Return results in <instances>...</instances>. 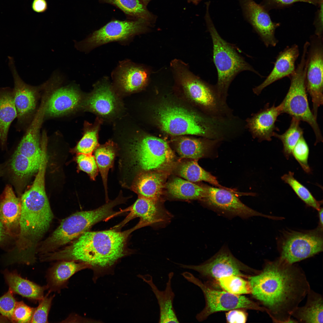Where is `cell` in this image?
<instances>
[{
	"instance_id": "cell-47",
	"label": "cell",
	"mask_w": 323,
	"mask_h": 323,
	"mask_svg": "<svg viewBox=\"0 0 323 323\" xmlns=\"http://www.w3.org/2000/svg\"><path fill=\"white\" fill-rule=\"evenodd\" d=\"M323 0H263L261 4L268 11L274 9H281L289 6L298 2H304L315 6Z\"/></svg>"
},
{
	"instance_id": "cell-46",
	"label": "cell",
	"mask_w": 323,
	"mask_h": 323,
	"mask_svg": "<svg viewBox=\"0 0 323 323\" xmlns=\"http://www.w3.org/2000/svg\"><path fill=\"white\" fill-rule=\"evenodd\" d=\"M13 293V292L9 288L6 293L0 297V313L10 322L16 302Z\"/></svg>"
},
{
	"instance_id": "cell-26",
	"label": "cell",
	"mask_w": 323,
	"mask_h": 323,
	"mask_svg": "<svg viewBox=\"0 0 323 323\" xmlns=\"http://www.w3.org/2000/svg\"><path fill=\"white\" fill-rule=\"evenodd\" d=\"M164 171H149L138 173L131 189L138 197L160 201L166 176Z\"/></svg>"
},
{
	"instance_id": "cell-40",
	"label": "cell",
	"mask_w": 323,
	"mask_h": 323,
	"mask_svg": "<svg viewBox=\"0 0 323 323\" xmlns=\"http://www.w3.org/2000/svg\"><path fill=\"white\" fill-rule=\"evenodd\" d=\"M290 171L281 177L282 180L291 188L297 195L307 205L318 211L321 208V201L317 200L310 191L294 176Z\"/></svg>"
},
{
	"instance_id": "cell-34",
	"label": "cell",
	"mask_w": 323,
	"mask_h": 323,
	"mask_svg": "<svg viewBox=\"0 0 323 323\" xmlns=\"http://www.w3.org/2000/svg\"><path fill=\"white\" fill-rule=\"evenodd\" d=\"M177 172L180 177L193 182L204 181L219 188L233 192L235 191L221 185L215 177L199 165L197 160L191 159L182 163L179 167Z\"/></svg>"
},
{
	"instance_id": "cell-12",
	"label": "cell",
	"mask_w": 323,
	"mask_h": 323,
	"mask_svg": "<svg viewBox=\"0 0 323 323\" xmlns=\"http://www.w3.org/2000/svg\"><path fill=\"white\" fill-rule=\"evenodd\" d=\"M322 228L319 226L312 230L285 233L280 243V258L294 264L322 252Z\"/></svg>"
},
{
	"instance_id": "cell-10",
	"label": "cell",
	"mask_w": 323,
	"mask_h": 323,
	"mask_svg": "<svg viewBox=\"0 0 323 323\" xmlns=\"http://www.w3.org/2000/svg\"><path fill=\"white\" fill-rule=\"evenodd\" d=\"M150 23L142 19L113 20L97 30L83 40L75 43L79 51L88 52L103 45L118 42L128 43L136 35L147 31Z\"/></svg>"
},
{
	"instance_id": "cell-16",
	"label": "cell",
	"mask_w": 323,
	"mask_h": 323,
	"mask_svg": "<svg viewBox=\"0 0 323 323\" xmlns=\"http://www.w3.org/2000/svg\"><path fill=\"white\" fill-rule=\"evenodd\" d=\"M245 15L267 47H275L278 42L275 31L280 24L273 22L267 10L253 0H240Z\"/></svg>"
},
{
	"instance_id": "cell-35",
	"label": "cell",
	"mask_w": 323,
	"mask_h": 323,
	"mask_svg": "<svg viewBox=\"0 0 323 323\" xmlns=\"http://www.w3.org/2000/svg\"><path fill=\"white\" fill-rule=\"evenodd\" d=\"M117 147L111 141L99 145L94 151L95 157L100 172L106 195H107V180L109 169L112 168L117 152Z\"/></svg>"
},
{
	"instance_id": "cell-41",
	"label": "cell",
	"mask_w": 323,
	"mask_h": 323,
	"mask_svg": "<svg viewBox=\"0 0 323 323\" xmlns=\"http://www.w3.org/2000/svg\"><path fill=\"white\" fill-rule=\"evenodd\" d=\"M217 280L222 289L231 293L238 295L251 293V287L249 281L242 277L230 275Z\"/></svg>"
},
{
	"instance_id": "cell-22",
	"label": "cell",
	"mask_w": 323,
	"mask_h": 323,
	"mask_svg": "<svg viewBox=\"0 0 323 323\" xmlns=\"http://www.w3.org/2000/svg\"><path fill=\"white\" fill-rule=\"evenodd\" d=\"M299 54L298 47L296 44L287 46L279 52L270 74L261 84L253 89L254 93L259 95L267 86L292 74L295 70V63Z\"/></svg>"
},
{
	"instance_id": "cell-33",
	"label": "cell",
	"mask_w": 323,
	"mask_h": 323,
	"mask_svg": "<svg viewBox=\"0 0 323 323\" xmlns=\"http://www.w3.org/2000/svg\"><path fill=\"white\" fill-rule=\"evenodd\" d=\"M16 117L13 92L3 89L0 91V141L2 145L6 143L10 125Z\"/></svg>"
},
{
	"instance_id": "cell-5",
	"label": "cell",
	"mask_w": 323,
	"mask_h": 323,
	"mask_svg": "<svg viewBox=\"0 0 323 323\" xmlns=\"http://www.w3.org/2000/svg\"><path fill=\"white\" fill-rule=\"evenodd\" d=\"M205 19L212 39L213 61L217 72V81L214 86L220 98L227 103L229 87L239 73L249 71L262 77L239 54L234 46L219 35L210 17L208 8L206 9Z\"/></svg>"
},
{
	"instance_id": "cell-18",
	"label": "cell",
	"mask_w": 323,
	"mask_h": 323,
	"mask_svg": "<svg viewBox=\"0 0 323 323\" xmlns=\"http://www.w3.org/2000/svg\"><path fill=\"white\" fill-rule=\"evenodd\" d=\"M279 105L274 104L269 107L267 103L257 112L252 114L246 121L245 127L254 138L259 141H271L275 131L278 129L275 126L278 117L281 114Z\"/></svg>"
},
{
	"instance_id": "cell-39",
	"label": "cell",
	"mask_w": 323,
	"mask_h": 323,
	"mask_svg": "<svg viewBox=\"0 0 323 323\" xmlns=\"http://www.w3.org/2000/svg\"><path fill=\"white\" fill-rule=\"evenodd\" d=\"M101 121L99 119L94 124L86 123L83 135L77 144L76 149L78 153L92 154L99 145L98 132Z\"/></svg>"
},
{
	"instance_id": "cell-3",
	"label": "cell",
	"mask_w": 323,
	"mask_h": 323,
	"mask_svg": "<svg viewBox=\"0 0 323 323\" xmlns=\"http://www.w3.org/2000/svg\"><path fill=\"white\" fill-rule=\"evenodd\" d=\"M20 199L19 232L16 248L9 258L13 263L28 265L35 261L38 243L48 230L53 215L42 185L31 186Z\"/></svg>"
},
{
	"instance_id": "cell-37",
	"label": "cell",
	"mask_w": 323,
	"mask_h": 323,
	"mask_svg": "<svg viewBox=\"0 0 323 323\" xmlns=\"http://www.w3.org/2000/svg\"><path fill=\"white\" fill-rule=\"evenodd\" d=\"M40 163L15 151L10 164V169L14 181L19 184L23 182L38 171Z\"/></svg>"
},
{
	"instance_id": "cell-19",
	"label": "cell",
	"mask_w": 323,
	"mask_h": 323,
	"mask_svg": "<svg viewBox=\"0 0 323 323\" xmlns=\"http://www.w3.org/2000/svg\"><path fill=\"white\" fill-rule=\"evenodd\" d=\"M116 86L127 93L138 91L144 87L148 80L147 70L143 66L126 60L120 62L112 72Z\"/></svg>"
},
{
	"instance_id": "cell-8",
	"label": "cell",
	"mask_w": 323,
	"mask_h": 323,
	"mask_svg": "<svg viewBox=\"0 0 323 323\" xmlns=\"http://www.w3.org/2000/svg\"><path fill=\"white\" fill-rule=\"evenodd\" d=\"M171 65L176 77L187 95L204 109L206 114L223 120L235 117L227 103L220 98L214 86L206 83L194 75L179 60L173 61Z\"/></svg>"
},
{
	"instance_id": "cell-52",
	"label": "cell",
	"mask_w": 323,
	"mask_h": 323,
	"mask_svg": "<svg viewBox=\"0 0 323 323\" xmlns=\"http://www.w3.org/2000/svg\"><path fill=\"white\" fill-rule=\"evenodd\" d=\"M319 213V226L323 228V208H321L318 211Z\"/></svg>"
},
{
	"instance_id": "cell-2",
	"label": "cell",
	"mask_w": 323,
	"mask_h": 323,
	"mask_svg": "<svg viewBox=\"0 0 323 323\" xmlns=\"http://www.w3.org/2000/svg\"><path fill=\"white\" fill-rule=\"evenodd\" d=\"M129 232L115 230L87 231L63 250L48 255L49 261L72 260L91 266L95 279L109 271L125 255L126 241Z\"/></svg>"
},
{
	"instance_id": "cell-49",
	"label": "cell",
	"mask_w": 323,
	"mask_h": 323,
	"mask_svg": "<svg viewBox=\"0 0 323 323\" xmlns=\"http://www.w3.org/2000/svg\"><path fill=\"white\" fill-rule=\"evenodd\" d=\"M318 7L319 8L316 13L313 25L315 27V35L322 37L323 36V0Z\"/></svg>"
},
{
	"instance_id": "cell-32",
	"label": "cell",
	"mask_w": 323,
	"mask_h": 323,
	"mask_svg": "<svg viewBox=\"0 0 323 323\" xmlns=\"http://www.w3.org/2000/svg\"><path fill=\"white\" fill-rule=\"evenodd\" d=\"M166 188L172 198L180 200H202L206 193L205 187L178 177L168 182Z\"/></svg>"
},
{
	"instance_id": "cell-45",
	"label": "cell",
	"mask_w": 323,
	"mask_h": 323,
	"mask_svg": "<svg viewBox=\"0 0 323 323\" xmlns=\"http://www.w3.org/2000/svg\"><path fill=\"white\" fill-rule=\"evenodd\" d=\"M53 296L44 297L35 308L31 323H48V316L51 307Z\"/></svg>"
},
{
	"instance_id": "cell-15",
	"label": "cell",
	"mask_w": 323,
	"mask_h": 323,
	"mask_svg": "<svg viewBox=\"0 0 323 323\" xmlns=\"http://www.w3.org/2000/svg\"><path fill=\"white\" fill-rule=\"evenodd\" d=\"M205 187L206 193L202 201L222 213L244 218L259 216L275 218V217L263 214L248 207L239 199L236 193L225 188L208 186Z\"/></svg>"
},
{
	"instance_id": "cell-4",
	"label": "cell",
	"mask_w": 323,
	"mask_h": 323,
	"mask_svg": "<svg viewBox=\"0 0 323 323\" xmlns=\"http://www.w3.org/2000/svg\"><path fill=\"white\" fill-rule=\"evenodd\" d=\"M155 115L162 131L172 135H195L221 141L231 132L227 121L202 116L172 103L160 104Z\"/></svg>"
},
{
	"instance_id": "cell-55",
	"label": "cell",
	"mask_w": 323,
	"mask_h": 323,
	"mask_svg": "<svg viewBox=\"0 0 323 323\" xmlns=\"http://www.w3.org/2000/svg\"><path fill=\"white\" fill-rule=\"evenodd\" d=\"M140 0L146 6L147 5L148 3L151 0Z\"/></svg>"
},
{
	"instance_id": "cell-28",
	"label": "cell",
	"mask_w": 323,
	"mask_h": 323,
	"mask_svg": "<svg viewBox=\"0 0 323 323\" xmlns=\"http://www.w3.org/2000/svg\"><path fill=\"white\" fill-rule=\"evenodd\" d=\"M62 261L55 265L49 271L47 287L50 291L62 288L75 273L85 269L91 268V266L86 263L72 260Z\"/></svg>"
},
{
	"instance_id": "cell-36",
	"label": "cell",
	"mask_w": 323,
	"mask_h": 323,
	"mask_svg": "<svg viewBox=\"0 0 323 323\" xmlns=\"http://www.w3.org/2000/svg\"><path fill=\"white\" fill-rule=\"evenodd\" d=\"M100 2L113 5L121 10L130 19H142L150 23L154 15L140 0H100Z\"/></svg>"
},
{
	"instance_id": "cell-53",
	"label": "cell",
	"mask_w": 323,
	"mask_h": 323,
	"mask_svg": "<svg viewBox=\"0 0 323 323\" xmlns=\"http://www.w3.org/2000/svg\"><path fill=\"white\" fill-rule=\"evenodd\" d=\"M11 322L10 321L5 317L0 315V323H5Z\"/></svg>"
},
{
	"instance_id": "cell-11",
	"label": "cell",
	"mask_w": 323,
	"mask_h": 323,
	"mask_svg": "<svg viewBox=\"0 0 323 323\" xmlns=\"http://www.w3.org/2000/svg\"><path fill=\"white\" fill-rule=\"evenodd\" d=\"M181 275L188 282L199 287L203 293L205 305L204 309L196 316L199 322L205 320L214 313L234 309H248L265 311L263 307L244 296L212 289L189 272H183Z\"/></svg>"
},
{
	"instance_id": "cell-27",
	"label": "cell",
	"mask_w": 323,
	"mask_h": 323,
	"mask_svg": "<svg viewBox=\"0 0 323 323\" xmlns=\"http://www.w3.org/2000/svg\"><path fill=\"white\" fill-rule=\"evenodd\" d=\"M174 273L168 274V280L164 290L161 291L154 283L153 277L149 274L139 275V277L150 287L157 299L160 310L159 323H179L173 306L175 295L171 287L172 279Z\"/></svg>"
},
{
	"instance_id": "cell-24",
	"label": "cell",
	"mask_w": 323,
	"mask_h": 323,
	"mask_svg": "<svg viewBox=\"0 0 323 323\" xmlns=\"http://www.w3.org/2000/svg\"><path fill=\"white\" fill-rule=\"evenodd\" d=\"M0 201V220L10 236H18L21 205V199L15 195L12 188L7 185Z\"/></svg>"
},
{
	"instance_id": "cell-48",
	"label": "cell",
	"mask_w": 323,
	"mask_h": 323,
	"mask_svg": "<svg viewBox=\"0 0 323 323\" xmlns=\"http://www.w3.org/2000/svg\"><path fill=\"white\" fill-rule=\"evenodd\" d=\"M226 318L229 323H244L247 320V315L242 309H237L229 310L226 313Z\"/></svg>"
},
{
	"instance_id": "cell-9",
	"label": "cell",
	"mask_w": 323,
	"mask_h": 323,
	"mask_svg": "<svg viewBox=\"0 0 323 323\" xmlns=\"http://www.w3.org/2000/svg\"><path fill=\"white\" fill-rule=\"evenodd\" d=\"M308 46L304 45L300 61L294 72L289 77L290 85L284 98L279 105L281 113H287L292 117L307 123L314 132L316 145L322 142L323 137L317 119L309 107L305 85L307 56Z\"/></svg>"
},
{
	"instance_id": "cell-29",
	"label": "cell",
	"mask_w": 323,
	"mask_h": 323,
	"mask_svg": "<svg viewBox=\"0 0 323 323\" xmlns=\"http://www.w3.org/2000/svg\"><path fill=\"white\" fill-rule=\"evenodd\" d=\"M221 141L207 138L201 139L182 137L177 141L176 149L181 157L198 160L211 153Z\"/></svg>"
},
{
	"instance_id": "cell-31",
	"label": "cell",
	"mask_w": 323,
	"mask_h": 323,
	"mask_svg": "<svg viewBox=\"0 0 323 323\" xmlns=\"http://www.w3.org/2000/svg\"><path fill=\"white\" fill-rule=\"evenodd\" d=\"M307 294L306 304L303 307H298L293 311L291 316L302 322L322 323V296L311 289Z\"/></svg>"
},
{
	"instance_id": "cell-50",
	"label": "cell",
	"mask_w": 323,
	"mask_h": 323,
	"mask_svg": "<svg viewBox=\"0 0 323 323\" xmlns=\"http://www.w3.org/2000/svg\"><path fill=\"white\" fill-rule=\"evenodd\" d=\"M31 7L34 12L38 13H42L47 10L48 4L46 0H33Z\"/></svg>"
},
{
	"instance_id": "cell-43",
	"label": "cell",
	"mask_w": 323,
	"mask_h": 323,
	"mask_svg": "<svg viewBox=\"0 0 323 323\" xmlns=\"http://www.w3.org/2000/svg\"><path fill=\"white\" fill-rule=\"evenodd\" d=\"M77 160L80 169L87 173L92 179L95 180L99 172L95 156L92 154L79 153Z\"/></svg>"
},
{
	"instance_id": "cell-25",
	"label": "cell",
	"mask_w": 323,
	"mask_h": 323,
	"mask_svg": "<svg viewBox=\"0 0 323 323\" xmlns=\"http://www.w3.org/2000/svg\"><path fill=\"white\" fill-rule=\"evenodd\" d=\"M46 104L42 102L31 124L15 151L32 160L40 162L41 148L39 141V131L45 115Z\"/></svg>"
},
{
	"instance_id": "cell-17",
	"label": "cell",
	"mask_w": 323,
	"mask_h": 323,
	"mask_svg": "<svg viewBox=\"0 0 323 323\" xmlns=\"http://www.w3.org/2000/svg\"><path fill=\"white\" fill-rule=\"evenodd\" d=\"M160 202L138 197L128 208L127 210L130 212L125 222L138 217L140 221L134 228L135 229L147 226L155 228L164 227L170 223L173 215Z\"/></svg>"
},
{
	"instance_id": "cell-51",
	"label": "cell",
	"mask_w": 323,
	"mask_h": 323,
	"mask_svg": "<svg viewBox=\"0 0 323 323\" xmlns=\"http://www.w3.org/2000/svg\"><path fill=\"white\" fill-rule=\"evenodd\" d=\"M8 236L10 235L0 220V243L4 241Z\"/></svg>"
},
{
	"instance_id": "cell-7",
	"label": "cell",
	"mask_w": 323,
	"mask_h": 323,
	"mask_svg": "<svg viewBox=\"0 0 323 323\" xmlns=\"http://www.w3.org/2000/svg\"><path fill=\"white\" fill-rule=\"evenodd\" d=\"M117 205L114 200L95 210L77 212L64 219L41 244L39 251L52 252L77 238L95 224L116 214L113 209Z\"/></svg>"
},
{
	"instance_id": "cell-38",
	"label": "cell",
	"mask_w": 323,
	"mask_h": 323,
	"mask_svg": "<svg viewBox=\"0 0 323 323\" xmlns=\"http://www.w3.org/2000/svg\"><path fill=\"white\" fill-rule=\"evenodd\" d=\"M300 121L292 117L289 128L283 133L279 134L275 132L273 137L281 141L283 145V153L287 159L292 155V150L299 139L303 135V129L300 126Z\"/></svg>"
},
{
	"instance_id": "cell-42",
	"label": "cell",
	"mask_w": 323,
	"mask_h": 323,
	"mask_svg": "<svg viewBox=\"0 0 323 323\" xmlns=\"http://www.w3.org/2000/svg\"><path fill=\"white\" fill-rule=\"evenodd\" d=\"M309 152L308 146L303 135L300 138L294 147L292 154L303 170L308 173L311 171L308 162Z\"/></svg>"
},
{
	"instance_id": "cell-23",
	"label": "cell",
	"mask_w": 323,
	"mask_h": 323,
	"mask_svg": "<svg viewBox=\"0 0 323 323\" xmlns=\"http://www.w3.org/2000/svg\"><path fill=\"white\" fill-rule=\"evenodd\" d=\"M81 99L80 91L74 86L58 88L47 99L45 115L55 117L70 112L79 106Z\"/></svg>"
},
{
	"instance_id": "cell-14",
	"label": "cell",
	"mask_w": 323,
	"mask_h": 323,
	"mask_svg": "<svg viewBox=\"0 0 323 323\" xmlns=\"http://www.w3.org/2000/svg\"><path fill=\"white\" fill-rule=\"evenodd\" d=\"M185 269L192 270L198 272L202 278H212L216 280L230 275L247 277L244 272H257L242 263L225 247L208 260L199 265L178 264Z\"/></svg>"
},
{
	"instance_id": "cell-6",
	"label": "cell",
	"mask_w": 323,
	"mask_h": 323,
	"mask_svg": "<svg viewBox=\"0 0 323 323\" xmlns=\"http://www.w3.org/2000/svg\"><path fill=\"white\" fill-rule=\"evenodd\" d=\"M129 143L127 155L129 166L141 173L164 171L172 165L175 155L164 140L149 135L133 138Z\"/></svg>"
},
{
	"instance_id": "cell-20",
	"label": "cell",
	"mask_w": 323,
	"mask_h": 323,
	"mask_svg": "<svg viewBox=\"0 0 323 323\" xmlns=\"http://www.w3.org/2000/svg\"><path fill=\"white\" fill-rule=\"evenodd\" d=\"M84 103L87 109L101 116L115 113L118 107V101L107 78H103L95 85Z\"/></svg>"
},
{
	"instance_id": "cell-21",
	"label": "cell",
	"mask_w": 323,
	"mask_h": 323,
	"mask_svg": "<svg viewBox=\"0 0 323 323\" xmlns=\"http://www.w3.org/2000/svg\"><path fill=\"white\" fill-rule=\"evenodd\" d=\"M9 63L14 81L13 92L17 117L22 121L33 112L36 104L37 88L25 83L20 78L14 66L13 60L9 58Z\"/></svg>"
},
{
	"instance_id": "cell-30",
	"label": "cell",
	"mask_w": 323,
	"mask_h": 323,
	"mask_svg": "<svg viewBox=\"0 0 323 323\" xmlns=\"http://www.w3.org/2000/svg\"><path fill=\"white\" fill-rule=\"evenodd\" d=\"M6 281L13 293L30 299L40 301L44 297L47 287H42L24 279L16 272L6 270L4 272Z\"/></svg>"
},
{
	"instance_id": "cell-44",
	"label": "cell",
	"mask_w": 323,
	"mask_h": 323,
	"mask_svg": "<svg viewBox=\"0 0 323 323\" xmlns=\"http://www.w3.org/2000/svg\"><path fill=\"white\" fill-rule=\"evenodd\" d=\"M35 309L28 306L22 301H16L11 322L31 323Z\"/></svg>"
},
{
	"instance_id": "cell-13",
	"label": "cell",
	"mask_w": 323,
	"mask_h": 323,
	"mask_svg": "<svg viewBox=\"0 0 323 323\" xmlns=\"http://www.w3.org/2000/svg\"><path fill=\"white\" fill-rule=\"evenodd\" d=\"M307 56L305 85L313 103L312 112L317 119L319 107L323 103V36L315 35L310 38Z\"/></svg>"
},
{
	"instance_id": "cell-54",
	"label": "cell",
	"mask_w": 323,
	"mask_h": 323,
	"mask_svg": "<svg viewBox=\"0 0 323 323\" xmlns=\"http://www.w3.org/2000/svg\"><path fill=\"white\" fill-rule=\"evenodd\" d=\"M190 2H192L194 4H197L201 0H188Z\"/></svg>"
},
{
	"instance_id": "cell-1",
	"label": "cell",
	"mask_w": 323,
	"mask_h": 323,
	"mask_svg": "<svg viewBox=\"0 0 323 323\" xmlns=\"http://www.w3.org/2000/svg\"><path fill=\"white\" fill-rule=\"evenodd\" d=\"M253 297L275 322H296L292 313L310 290L301 268L279 258L248 277Z\"/></svg>"
}]
</instances>
